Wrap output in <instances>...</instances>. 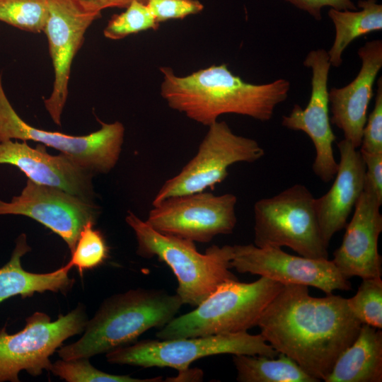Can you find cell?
Listing matches in <instances>:
<instances>
[{
	"label": "cell",
	"mask_w": 382,
	"mask_h": 382,
	"mask_svg": "<svg viewBox=\"0 0 382 382\" xmlns=\"http://www.w3.org/2000/svg\"><path fill=\"white\" fill-rule=\"evenodd\" d=\"M366 166L364 188L382 201V153H360Z\"/></svg>",
	"instance_id": "obj_31"
},
{
	"label": "cell",
	"mask_w": 382,
	"mask_h": 382,
	"mask_svg": "<svg viewBox=\"0 0 382 382\" xmlns=\"http://www.w3.org/2000/svg\"><path fill=\"white\" fill-rule=\"evenodd\" d=\"M337 146L340 161L333 184L315 199L321 236L328 248L332 236L345 228L365 183L366 166L359 150L345 139Z\"/></svg>",
	"instance_id": "obj_19"
},
{
	"label": "cell",
	"mask_w": 382,
	"mask_h": 382,
	"mask_svg": "<svg viewBox=\"0 0 382 382\" xmlns=\"http://www.w3.org/2000/svg\"><path fill=\"white\" fill-rule=\"evenodd\" d=\"M297 8L307 12L316 20L322 19V9L329 7L337 10H357L352 0H284Z\"/></svg>",
	"instance_id": "obj_32"
},
{
	"label": "cell",
	"mask_w": 382,
	"mask_h": 382,
	"mask_svg": "<svg viewBox=\"0 0 382 382\" xmlns=\"http://www.w3.org/2000/svg\"><path fill=\"white\" fill-rule=\"evenodd\" d=\"M30 217L59 236L71 253L80 233L88 222H96L99 207L60 188L36 183L29 179L18 196L10 202L0 199V215Z\"/></svg>",
	"instance_id": "obj_13"
},
{
	"label": "cell",
	"mask_w": 382,
	"mask_h": 382,
	"mask_svg": "<svg viewBox=\"0 0 382 382\" xmlns=\"http://www.w3.org/2000/svg\"><path fill=\"white\" fill-rule=\"evenodd\" d=\"M49 16L44 30L54 69L52 91L44 100L53 122L61 125V115L68 96V84L74 57L84 35L100 14L88 11L81 0H48Z\"/></svg>",
	"instance_id": "obj_14"
},
{
	"label": "cell",
	"mask_w": 382,
	"mask_h": 382,
	"mask_svg": "<svg viewBox=\"0 0 382 382\" xmlns=\"http://www.w3.org/2000/svg\"><path fill=\"white\" fill-rule=\"evenodd\" d=\"M257 326L277 351L324 381L341 353L356 339L361 323L347 299L318 298L307 286L285 284L261 315Z\"/></svg>",
	"instance_id": "obj_1"
},
{
	"label": "cell",
	"mask_w": 382,
	"mask_h": 382,
	"mask_svg": "<svg viewBox=\"0 0 382 382\" xmlns=\"http://www.w3.org/2000/svg\"><path fill=\"white\" fill-rule=\"evenodd\" d=\"M231 268L240 273L265 277L282 284L313 286L326 295L349 291L352 284L332 260L289 254L280 248H260L254 244L233 245Z\"/></svg>",
	"instance_id": "obj_12"
},
{
	"label": "cell",
	"mask_w": 382,
	"mask_h": 382,
	"mask_svg": "<svg viewBox=\"0 0 382 382\" xmlns=\"http://www.w3.org/2000/svg\"><path fill=\"white\" fill-rule=\"evenodd\" d=\"M303 65L311 70V91L309 101L303 109L294 105L290 113L282 116L283 127L306 134L313 143L316 156L313 170L323 182L328 183L338 168L333 152L336 137L329 116L328 75L331 66L328 52L324 49L311 50Z\"/></svg>",
	"instance_id": "obj_15"
},
{
	"label": "cell",
	"mask_w": 382,
	"mask_h": 382,
	"mask_svg": "<svg viewBox=\"0 0 382 382\" xmlns=\"http://www.w3.org/2000/svg\"><path fill=\"white\" fill-rule=\"evenodd\" d=\"M208 127L196 155L179 173L163 183L152 206L169 197L213 190L228 176L230 166L254 163L265 155L255 140L236 134L225 121L217 120Z\"/></svg>",
	"instance_id": "obj_10"
},
{
	"label": "cell",
	"mask_w": 382,
	"mask_h": 382,
	"mask_svg": "<svg viewBox=\"0 0 382 382\" xmlns=\"http://www.w3.org/2000/svg\"><path fill=\"white\" fill-rule=\"evenodd\" d=\"M359 11L330 8L328 16L333 23L335 35L328 52L331 66L339 67L342 55L355 39L382 30V4L377 0H359Z\"/></svg>",
	"instance_id": "obj_22"
},
{
	"label": "cell",
	"mask_w": 382,
	"mask_h": 382,
	"mask_svg": "<svg viewBox=\"0 0 382 382\" xmlns=\"http://www.w3.org/2000/svg\"><path fill=\"white\" fill-rule=\"evenodd\" d=\"M0 164L16 166L36 183L58 187L94 202L93 173L64 154H49L43 144L32 148L25 141L0 142Z\"/></svg>",
	"instance_id": "obj_17"
},
{
	"label": "cell",
	"mask_w": 382,
	"mask_h": 382,
	"mask_svg": "<svg viewBox=\"0 0 382 382\" xmlns=\"http://www.w3.org/2000/svg\"><path fill=\"white\" fill-rule=\"evenodd\" d=\"M88 321L85 308L79 304L66 315L52 321L45 313L37 311L25 319L23 329L8 334L0 330V382H19L24 370L33 376L50 371V356L70 337L83 332Z\"/></svg>",
	"instance_id": "obj_9"
},
{
	"label": "cell",
	"mask_w": 382,
	"mask_h": 382,
	"mask_svg": "<svg viewBox=\"0 0 382 382\" xmlns=\"http://www.w3.org/2000/svg\"><path fill=\"white\" fill-rule=\"evenodd\" d=\"M275 357L277 352L261 334L248 332L173 340H144L105 354L108 362L144 368L170 367L182 372L195 360L216 354Z\"/></svg>",
	"instance_id": "obj_7"
},
{
	"label": "cell",
	"mask_w": 382,
	"mask_h": 382,
	"mask_svg": "<svg viewBox=\"0 0 382 382\" xmlns=\"http://www.w3.org/2000/svg\"><path fill=\"white\" fill-rule=\"evenodd\" d=\"M50 371L53 375L67 382H159L163 377L149 378H132L128 375H115L94 367L88 358L59 359L52 364Z\"/></svg>",
	"instance_id": "obj_25"
},
{
	"label": "cell",
	"mask_w": 382,
	"mask_h": 382,
	"mask_svg": "<svg viewBox=\"0 0 382 382\" xmlns=\"http://www.w3.org/2000/svg\"><path fill=\"white\" fill-rule=\"evenodd\" d=\"M159 25L146 4L133 1L124 12L111 17L103 34L106 38L116 40L139 32L156 30Z\"/></svg>",
	"instance_id": "obj_27"
},
{
	"label": "cell",
	"mask_w": 382,
	"mask_h": 382,
	"mask_svg": "<svg viewBox=\"0 0 382 382\" xmlns=\"http://www.w3.org/2000/svg\"><path fill=\"white\" fill-rule=\"evenodd\" d=\"M125 221L135 233L137 253L156 257L170 267L183 304L197 306L223 282L238 279L230 271L233 245H213L200 253L193 241L161 233L131 212Z\"/></svg>",
	"instance_id": "obj_4"
},
{
	"label": "cell",
	"mask_w": 382,
	"mask_h": 382,
	"mask_svg": "<svg viewBox=\"0 0 382 382\" xmlns=\"http://www.w3.org/2000/svg\"><path fill=\"white\" fill-rule=\"evenodd\" d=\"M48 16V0H0V21L24 31L44 32Z\"/></svg>",
	"instance_id": "obj_24"
},
{
	"label": "cell",
	"mask_w": 382,
	"mask_h": 382,
	"mask_svg": "<svg viewBox=\"0 0 382 382\" xmlns=\"http://www.w3.org/2000/svg\"><path fill=\"white\" fill-rule=\"evenodd\" d=\"M95 223L88 221L82 228L71 257L66 264L76 267L80 275L83 271L100 266L108 256L109 248L102 233L93 228Z\"/></svg>",
	"instance_id": "obj_28"
},
{
	"label": "cell",
	"mask_w": 382,
	"mask_h": 382,
	"mask_svg": "<svg viewBox=\"0 0 382 382\" xmlns=\"http://www.w3.org/2000/svg\"><path fill=\"white\" fill-rule=\"evenodd\" d=\"M233 354V362L240 382H318L289 357Z\"/></svg>",
	"instance_id": "obj_23"
},
{
	"label": "cell",
	"mask_w": 382,
	"mask_h": 382,
	"mask_svg": "<svg viewBox=\"0 0 382 382\" xmlns=\"http://www.w3.org/2000/svg\"><path fill=\"white\" fill-rule=\"evenodd\" d=\"M160 71L161 95L168 106L206 126L229 113L268 121L276 107L287 98L291 86L284 79L263 84L248 83L225 64L184 76L168 66L160 67Z\"/></svg>",
	"instance_id": "obj_2"
},
{
	"label": "cell",
	"mask_w": 382,
	"mask_h": 382,
	"mask_svg": "<svg viewBox=\"0 0 382 382\" xmlns=\"http://www.w3.org/2000/svg\"><path fill=\"white\" fill-rule=\"evenodd\" d=\"M30 250L26 235L21 233L16 240L9 261L0 268V303L12 296L26 298L47 291L64 294L71 288L74 279L68 276L71 268L67 265L43 274L23 270L21 257Z\"/></svg>",
	"instance_id": "obj_20"
},
{
	"label": "cell",
	"mask_w": 382,
	"mask_h": 382,
	"mask_svg": "<svg viewBox=\"0 0 382 382\" xmlns=\"http://www.w3.org/2000/svg\"><path fill=\"white\" fill-rule=\"evenodd\" d=\"M237 197L208 192L169 197L153 206L146 224L156 231L193 242L209 243L231 233L236 225Z\"/></svg>",
	"instance_id": "obj_11"
},
{
	"label": "cell",
	"mask_w": 382,
	"mask_h": 382,
	"mask_svg": "<svg viewBox=\"0 0 382 382\" xmlns=\"http://www.w3.org/2000/svg\"><path fill=\"white\" fill-rule=\"evenodd\" d=\"M183 303L175 293L137 288L105 299L86 323L83 335L61 347L62 359L90 358L134 343L146 330L161 328L178 313Z\"/></svg>",
	"instance_id": "obj_3"
},
{
	"label": "cell",
	"mask_w": 382,
	"mask_h": 382,
	"mask_svg": "<svg viewBox=\"0 0 382 382\" xmlns=\"http://www.w3.org/2000/svg\"><path fill=\"white\" fill-rule=\"evenodd\" d=\"M284 284L265 277L250 282H223L196 308L175 317L156 334L159 340L247 332Z\"/></svg>",
	"instance_id": "obj_5"
},
{
	"label": "cell",
	"mask_w": 382,
	"mask_h": 382,
	"mask_svg": "<svg viewBox=\"0 0 382 382\" xmlns=\"http://www.w3.org/2000/svg\"><path fill=\"white\" fill-rule=\"evenodd\" d=\"M133 1L146 4L148 0H81L83 6L89 11L101 15L103 9L108 8H126Z\"/></svg>",
	"instance_id": "obj_33"
},
{
	"label": "cell",
	"mask_w": 382,
	"mask_h": 382,
	"mask_svg": "<svg viewBox=\"0 0 382 382\" xmlns=\"http://www.w3.org/2000/svg\"><path fill=\"white\" fill-rule=\"evenodd\" d=\"M315 199L303 185L295 184L254 204V245L288 247L301 256L328 259L316 214Z\"/></svg>",
	"instance_id": "obj_6"
},
{
	"label": "cell",
	"mask_w": 382,
	"mask_h": 382,
	"mask_svg": "<svg viewBox=\"0 0 382 382\" xmlns=\"http://www.w3.org/2000/svg\"><path fill=\"white\" fill-rule=\"evenodd\" d=\"M146 5L159 24L171 19H183L204 8L198 0H148Z\"/></svg>",
	"instance_id": "obj_30"
},
{
	"label": "cell",
	"mask_w": 382,
	"mask_h": 382,
	"mask_svg": "<svg viewBox=\"0 0 382 382\" xmlns=\"http://www.w3.org/2000/svg\"><path fill=\"white\" fill-rule=\"evenodd\" d=\"M325 382H381L382 332L361 324L353 341L337 359Z\"/></svg>",
	"instance_id": "obj_21"
},
{
	"label": "cell",
	"mask_w": 382,
	"mask_h": 382,
	"mask_svg": "<svg viewBox=\"0 0 382 382\" xmlns=\"http://www.w3.org/2000/svg\"><path fill=\"white\" fill-rule=\"evenodd\" d=\"M88 135L72 136L34 127L16 113L2 85L0 72V142L34 141L54 148L94 173L106 174L117 164L124 141V125L117 121L105 123Z\"/></svg>",
	"instance_id": "obj_8"
},
{
	"label": "cell",
	"mask_w": 382,
	"mask_h": 382,
	"mask_svg": "<svg viewBox=\"0 0 382 382\" xmlns=\"http://www.w3.org/2000/svg\"><path fill=\"white\" fill-rule=\"evenodd\" d=\"M357 54L361 65L357 76L345 86L328 91L330 122L341 129L344 139L357 149L361 143L374 84L382 67L381 40L366 42Z\"/></svg>",
	"instance_id": "obj_18"
},
{
	"label": "cell",
	"mask_w": 382,
	"mask_h": 382,
	"mask_svg": "<svg viewBox=\"0 0 382 382\" xmlns=\"http://www.w3.org/2000/svg\"><path fill=\"white\" fill-rule=\"evenodd\" d=\"M352 313L361 324L382 328V280L362 279L356 294L347 299Z\"/></svg>",
	"instance_id": "obj_26"
},
{
	"label": "cell",
	"mask_w": 382,
	"mask_h": 382,
	"mask_svg": "<svg viewBox=\"0 0 382 382\" xmlns=\"http://www.w3.org/2000/svg\"><path fill=\"white\" fill-rule=\"evenodd\" d=\"M360 153H382V77L377 81L374 108L363 129Z\"/></svg>",
	"instance_id": "obj_29"
},
{
	"label": "cell",
	"mask_w": 382,
	"mask_h": 382,
	"mask_svg": "<svg viewBox=\"0 0 382 382\" xmlns=\"http://www.w3.org/2000/svg\"><path fill=\"white\" fill-rule=\"evenodd\" d=\"M382 201L364 189L347 224L340 246L333 253L332 262L347 279L381 277V256L378 241L382 231Z\"/></svg>",
	"instance_id": "obj_16"
}]
</instances>
